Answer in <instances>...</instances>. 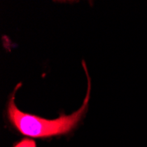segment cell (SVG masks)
Here are the masks:
<instances>
[{"label": "cell", "instance_id": "7a4b0ae2", "mask_svg": "<svg viewBox=\"0 0 147 147\" xmlns=\"http://www.w3.org/2000/svg\"><path fill=\"white\" fill-rule=\"evenodd\" d=\"M12 147H36V143L33 139L26 138L17 142Z\"/></svg>", "mask_w": 147, "mask_h": 147}, {"label": "cell", "instance_id": "6da1fadb", "mask_svg": "<svg viewBox=\"0 0 147 147\" xmlns=\"http://www.w3.org/2000/svg\"><path fill=\"white\" fill-rule=\"evenodd\" d=\"M83 68L87 77V92L82 106L71 115H61L56 119H47L36 115L25 113L15 104V93L21 86L18 84L10 94L6 104V118L11 125L20 134L35 138H47L61 135H66L71 132L82 121L88 110V103L91 93V79L85 61H82Z\"/></svg>", "mask_w": 147, "mask_h": 147}]
</instances>
